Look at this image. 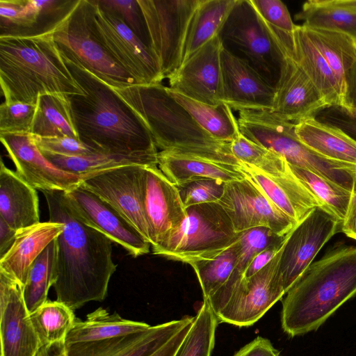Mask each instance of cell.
<instances>
[{
	"mask_svg": "<svg viewBox=\"0 0 356 356\" xmlns=\"http://www.w3.org/2000/svg\"><path fill=\"white\" fill-rule=\"evenodd\" d=\"M49 221L61 222L56 238L57 259L53 285L56 300L73 311L91 301H103L117 266L112 259V241L86 222L71 204L66 192L42 191Z\"/></svg>",
	"mask_w": 356,
	"mask_h": 356,
	"instance_id": "6da1fadb",
	"label": "cell"
},
{
	"mask_svg": "<svg viewBox=\"0 0 356 356\" xmlns=\"http://www.w3.org/2000/svg\"><path fill=\"white\" fill-rule=\"evenodd\" d=\"M62 56L83 91L69 96L79 139L99 153L144 159L158 165L153 137L135 111L113 87Z\"/></svg>",
	"mask_w": 356,
	"mask_h": 356,
	"instance_id": "7a4b0ae2",
	"label": "cell"
},
{
	"mask_svg": "<svg viewBox=\"0 0 356 356\" xmlns=\"http://www.w3.org/2000/svg\"><path fill=\"white\" fill-rule=\"evenodd\" d=\"M282 301V327L294 337L316 330L356 296V247H339L312 263Z\"/></svg>",
	"mask_w": 356,
	"mask_h": 356,
	"instance_id": "3957f363",
	"label": "cell"
},
{
	"mask_svg": "<svg viewBox=\"0 0 356 356\" xmlns=\"http://www.w3.org/2000/svg\"><path fill=\"white\" fill-rule=\"evenodd\" d=\"M54 30L33 36L0 37L4 102L36 104L44 93L83 94L54 42Z\"/></svg>",
	"mask_w": 356,
	"mask_h": 356,
	"instance_id": "277c9868",
	"label": "cell"
},
{
	"mask_svg": "<svg viewBox=\"0 0 356 356\" xmlns=\"http://www.w3.org/2000/svg\"><path fill=\"white\" fill-rule=\"evenodd\" d=\"M149 129L157 149L238 167L229 143L204 131L161 83L115 88Z\"/></svg>",
	"mask_w": 356,
	"mask_h": 356,
	"instance_id": "5b68a950",
	"label": "cell"
},
{
	"mask_svg": "<svg viewBox=\"0 0 356 356\" xmlns=\"http://www.w3.org/2000/svg\"><path fill=\"white\" fill-rule=\"evenodd\" d=\"M241 134L252 141L282 156L289 164L314 172L353 191L356 166L323 158L302 144L294 132V123L280 119L269 111H238Z\"/></svg>",
	"mask_w": 356,
	"mask_h": 356,
	"instance_id": "8992f818",
	"label": "cell"
},
{
	"mask_svg": "<svg viewBox=\"0 0 356 356\" xmlns=\"http://www.w3.org/2000/svg\"><path fill=\"white\" fill-rule=\"evenodd\" d=\"M186 217L162 243L152 246L154 254L188 264L215 257L234 245L240 233L218 203L188 207Z\"/></svg>",
	"mask_w": 356,
	"mask_h": 356,
	"instance_id": "52a82bcc",
	"label": "cell"
},
{
	"mask_svg": "<svg viewBox=\"0 0 356 356\" xmlns=\"http://www.w3.org/2000/svg\"><path fill=\"white\" fill-rule=\"evenodd\" d=\"M222 47L275 89L284 54L274 31L251 0H237L218 35Z\"/></svg>",
	"mask_w": 356,
	"mask_h": 356,
	"instance_id": "ba28073f",
	"label": "cell"
},
{
	"mask_svg": "<svg viewBox=\"0 0 356 356\" xmlns=\"http://www.w3.org/2000/svg\"><path fill=\"white\" fill-rule=\"evenodd\" d=\"M60 54L115 88L136 83L114 59L99 40L92 0H79L54 31Z\"/></svg>",
	"mask_w": 356,
	"mask_h": 356,
	"instance_id": "9c48e42d",
	"label": "cell"
},
{
	"mask_svg": "<svg viewBox=\"0 0 356 356\" xmlns=\"http://www.w3.org/2000/svg\"><path fill=\"white\" fill-rule=\"evenodd\" d=\"M162 74L168 78L182 62L184 44L193 14L201 0H138Z\"/></svg>",
	"mask_w": 356,
	"mask_h": 356,
	"instance_id": "30bf717a",
	"label": "cell"
},
{
	"mask_svg": "<svg viewBox=\"0 0 356 356\" xmlns=\"http://www.w3.org/2000/svg\"><path fill=\"white\" fill-rule=\"evenodd\" d=\"M341 224L324 207H317L287 234L279 261L286 293L312 264L324 245L338 232Z\"/></svg>",
	"mask_w": 356,
	"mask_h": 356,
	"instance_id": "8fae6325",
	"label": "cell"
},
{
	"mask_svg": "<svg viewBox=\"0 0 356 356\" xmlns=\"http://www.w3.org/2000/svg\"><path fill=\"white\" fill-rule=\"evenodd\" d=\"M92 2L98 37L117 63L138 85L161 83L164 77L152 50L117 15Z\"/></svg>",
	"mask_w": 356,
	"mask_h": 356,
	"instance_id": "7c38bea8",
	"label": "cell"
},
{
	"mask_svg": "<svg viewBox=\"0 0 356 356\" xmlns=\"http://www.w3.org/2000/svg\"><path fill=\"white\" fill-rule=\"evenodd\" d=\"M145 166L126 165L87 175L80 186L115 209L150 243L143 207Z\"/></svg>",
	"mask_w": 356,
	"mask_h": 356,
	"instance_id": "4fadbf2b",
	"label": "cell"
},
{
	"mask_svg": "<svg viewBox=\"0 0 356 356\" xmlns=\"http://www.w3.org/2000/svg\"><path fill=\"white\" fill-rule=\"evenodd\" d=\"M280 253L281 250L254 275L241 279L225 306L216 315L218 323L250 326L282 299L286 293L279 270Z\"/></svg>",
	"mask_w": 356,
	"mask_h": 356,
	"instance_id": "5bb4252c",
	"label": "cell"
},
{
	"mask_svg": "<svg viewBox=\"0 0 356 356\" xmlns=\"http://www.w3.org/2000/svg\"><path fill=\"white\" fill-rule=\"evenodd\" d=\"M218 203L229 216L236 232L266 227L284 236L296 225L246 177L225 183Z\"/></svg>",
	"mask_w": 356,
	"mask_h": 356,
	"instance_id": "9a60e30c",
	"label": "cell"
},
{
	"mask_svg": "<svg viewBox=\"0 0 356 356\" xmlns=\"http://www.w3.org/2000/svg\"><path fill=\"white\" fill-rule=\"evenodd\" d=\"M222 44L217 35L187 58L168 79L170 88L212 106L222 101Z\"/></svg>",
	"mask_w": 356,
	"mask_h": 356,
	"instance_id": "2e32d148",
	"label": "cell"
},
{
	"mask_svg": "<svg viewBox=\"0 0 356 356\" xmlns=\"http://www.w3.org/2000/svg\"><path fill=\"white\" fill-rule=\"evenodd\" d=\"M1 356H36L40 342L30 318L23 286L0 270Z\"/></svg>",
	"mask_w": 356,
	"mask_h": 356,
	"instance_id": "e0dca14e",
	"label": "cell"
},
{
	"mask_svg": "<svg viewBox=\"0 0 356 356\" xmlns=\"http://www.w3.org/2000/svg\"><path fill=\"white\" fill-rule=\"evenodd\" d=\"M0 140L16 172L34 188L68 192L80 186L82 177L51 163L30 133L0 134Z\"/></svg>",
	"mask_w": 356,
	"mask_h": 356,
	"instance_id": "ac0fdd59",
	"label": "cell"
},
{
	"mask_svg": "<svg viewBox=\"0 0 356 356\" xmlns=\"http://www.w3.org/2000/svg\"><path fill=\"white\" fill-rule=\"evenodd\" d=\"M143 207L151 247L162 243L186 217L179 191L158 165L145 166Z\"/></svg>",
	"mask_w": 356,
	"mask_h": 356,
	"instance_id": "d6986e66",
	"label": "cell"
},
{
	"mask_svg": "<svg viewBox=\"0 0 356 356\" xmlns=\"http://www.w3.org/2000/svg\"><path fill=\"white\" fill-rule=\"evenodd\" d=\"M77 213L88 224L137 257L149 252L150 243L115 209L81 186L66 192Z\"/></svg>",
	"mask_w": 356,
	"mask_h": 356,
	"instance_id": "ffe728a7",
	"label": "cell"
},
{
	"mask_svg": "<svg viewBox=\"0 0 356 356\" xmlns=\"http://www.w3.org/2000/svg\"><path fill=\"white\" fill-rule=\"evenodd\" d=\"M327 108L328 106L307 74L292 58L284 54L269 112L280 119L296 123L315 118Z\"/></svg>",
	"mask_w": 356,
	"mask_h": 356,
	"instance_id": "44dd1931",
	"label": "cell"
},
{
	"mask_svg": "<svg viewBox=\"0 0 356 356\" xmlns=\"http://www.w3.org/2000/svg\"><path fill=\"white\" fill-rule=\"evenodd\" d=\"M222 101L235 111L272 109L275 89L248 64L221 51Z\"/></svg>",
	"mask_w": 356,
	"mask_h": 356,
	"instance_id": "7402d4cb",
	"label": "cell"
},
{
	"mask_svg": "<svg viewBox=\"0 0 356 356\" xmlns=\"http://www.w3.org/2000/svg\"><path fill=\"white\" fill-rule=\"evenodd\" d=\"M280 43L284 54L292 58L317 88L330 107L346 109L344 94L330 66L309 37L304 26L283 34Z\"/></svg>",
	"mask_w": 356,
	"mask_h": 356,
	"instance_id": "603a6c76",
	"label": "cell"
},
{
	"mask_svg": "<svg viewBox=\"0 0 356 356\" xmlns=\"http://www.w3.org/2000/svg\"><path fill=\"white\" fill-rule=\"evenodd\" d=\"M238 168L248 179L296 224L314 208L323 207L291 169L284 174L270 175L242 163Z\"/></svg>",
	"mask_w": 356,
	"mask_h": 356,
	"instance_id": "cb8c5ba5",
	"label": "cell"
},
{
	"mask_svg": "<svg viewBox=\"0 0 356 356\" xmlns=\"http://www.w3.org/2000/svg\"><path fill=\"white\" fill-rule=\"evenodd\" d=\"M0 218L17 231L40 222L36 189L16 171L0 164Z\"/></svg>",
	"mask_w": 356,
	"mask_h": 356,
	"instance_id": "d4e9b609",
	"label": "cell"
},
{
	"mask_svg": "<svg viewBox=\"0 0 356 356\" xmlns=\"http://www.w3.org/2000/svg\"><path fill=\"white\" fill-rule=\"evenodd\" d=\"M63 229V223L49 220L17 230L13 245L0 259V270L24 287L32 263Z\"/></svg>",
	"mask_w": 356,
	"mask_h": 356,
	"instance_id": "484cf974",
	"label": "cell"
},
{
	"mask_svg": "<svg viewBox=\"0 0 356 356\" xmlns=\"http://www.w3.org/2000/svg\"><path fill=\"white\" fill-rule=\"evenodd\" d=\"M298 140L327 160L356 166V140L342 129L316 118L294 124Z\"/></svg>",
	"mask_w": 356,
	"mask_h": 356,
	"instance_id": "4316f807",
	"label": "cell"
},
{
	"mask_svg": "<svg viewBox=\"0 0 356 356\" xmlns=\"http://www.w3.org/2000/svg\"><path fill=\"white\" fill-rule=\"evenodd\" d=\"M158 167L176 186L202 179L228 183L245 178L237 166L168 151L159 152Z\"/></svg>",
	"mask_w": 356,
	"mask_h": 356,
	"instance_id": "83f0119b",
	"label": "cell"
},
{
	"mask_svg": "<svg viewBox=\"0 0 356 356\" xmlns=\"http://www.w3.org/2000/svg\"><path fill=\"white\" fill-rule=\"evenodd\" d=\"M79 0H24L16 20L0 29V37L33 36L54 31Z\"/></svg>",
	"mask_w": 356,
	"mask_h": 356,
	"instance_id": "f1b7e54d",
	"label": "cell"
},
{
	"mask_svg": "<svg viewBox=\"0 0 356 356\" xmlns=\"http://www.w3.org/2000/svg\"><path fill=\"white\" fill-rule=\"evenodd\" d=\"M151 325L144 322L124 319L118 314L99 307L82 321L75 318L65 339V345L84 343L142 332Z\"/></svg>",
	"mask_w": 356,
	"mask_h": 356,
	"instance_id": "f546056e",
	"label": "cell"
},
{
	"mask_svg": "<svg viewBox=\"0 0 356 356\" xmlns=\"http://www.w3.org/2000/svg\"><path fill=\"white\" fill-rule=\"evenodd\" d=\"M236 1L201 0L188 29L181 63L218 35Z\"/></svg>",
	"mask_w": 356,
	"mask_h": 356,
	"instance_id": "4dcf8cb0",
	"label": "cell"
},
{
	"mask_svg": "<svg viewBox=\"0 0 356 356\" xmlns=\"http://www.w3.org/2000/svg\"><path fill=\"white\" fill-rule=\"evenodd\" d=\"M30 134L40 137L68 136L79 139L69 96L59 93L40 95Z\"/></svg>",
	"mask_w": 356,
	"mask_h": 356,
	"instance_id": "1f68e13d",
	"label": "cell"
},
{
	"mask_svg": "<svg viewBox=\"0 0 356 356\" xmlns=\"http://www.w3.org/2000/svg\"><path fill=\"white\" fill-rule=\"evenodd\" d=\"M304 26L336 75L345 97L346 76L356 61V40L342 32Z\"/></svg>",
	"mask_w": 356,
	"mask_h": 356,
	"instance_id": "d6a6232c",
	"label": "cell"
},
{
	"mask_svg": "<svg viewBox=\"0 0 356 356\" xmlns=\"http://www.w3.org/2000/svg\"><path fill=\"white\" fill-rule=\"evenodd\" d=\"M168 90L197 123L214 138L230 143L240 132L237 119L227 104L212 106L188 98L169 87Z\"/></svg>",
	"mask_w": 356,
	"mask_h": 356,
	"instance_id": "836d02e7",
	"label": "cell"
},
{
	"mask_svg": "<svg viewBox=\"0 0 356 356\" xmlns=\"http://www.w3.org/2000/svg\"><path fill=\"white\" fill-rule=\"evenodd\" d=\"M302 25L346 33L356 40V12L337 5L333 0H309L295 15Z\"/></svg>",
	"mask_w": 356,
	"mask_h": 356,
	"instance_id": "e575fe53",
	"label": "cell"
},
{
	"mask_svg": "<svg viewBox=\"0 0 356 356\" xmlns=\"http://www.w3.org/2000/svg\"><path fill=\"white\" fill-rule=\"evenodd\" d=\"M57 245L52 241L31 265L26 284L23 287L24 299L29 314L47 300L49 288L56 279Z\"/></svg>",
	"mask_w": 356,
	"mask_h": 356,
	"instance_id": "d590c367",
	"label": "cell"
},
{
	"mask_svg": "<svg viewBox=\"0 0 356 356\" xmlns=\"http://www.w3.org/2000/svg\"><path fill=\"white\" fill-rule=\"evenodd\" d=\"M30 318L42 346L65 341L76 318L74 311L64 303L47 300L30 314Z\"/></svg>",
	"mask_w": 356,
	"mask_h": 356,
	"instance_id": "8d00e7d4",
	"label": "cell"
},
{
	"mask_svg": "<svg viewBox=\"0 0 356 356\" xmlns=\"http://www.w3.org/2000/svg\"><path fill=\"white\" fill-rule=\"evenodd\" d=\"M289 166L321 204L342 223L347 214L353 192L309 170L290 164Z\"/></svg>",
	"mask_w": 356,
	"mask_h": 356,
	"instance_id": "74e56055",
	"label": "cell"
},
{
	"mask_svg": "<svg viewBox=\"0 0 356 356\" xmlns=\"http://www.w3.org/2000/svg\"><path fill=\"white\" fill-rule=\"evenodd\" d=\"M42 153L57 168L79 175L81 177L87 175L126 165H157L144 159L106 153H95L80 156H66L49 152Z\"/></svg>",
	"mask_w": 356,
	"mask_h": 356,
	"instance_id": "f35d334b",
	"label": "cell"
},
{
	"mask_svg": "<svg viewBox=\"0 0 356 356\" xmlns=\"http://www.w3.org/2000/svg\"><path fill=\"white\" fill-rule=\"evenodd\" d=\"M218 323L216 316L204 300L190 330L174 356H211Z\"/></svg>",
	"mask_w": 356,
	"mask_h": 356,
	"instance_id": "ab89813d",
	"label": "cell"
},
{
	"mask_svg": "<svg viewBox=\"0 0 356 356\" xmlns=\"http://www.w3.org/2000/svg\"><path fill=\"white\" fill-rule=\"evenodd\" d=\"M233 156L239 162L270 175H278L291 170L289 164L281 155L252 141L240 131L229 143Z\"/></svg>",
	"mask_w": 356,
	"mask_h": 356,
	"instance_id": "60d3db41",
	"label": "cell"
},
{
	"mask_svg": "<svg viewBox=\"0 0 356 356\" xmlns=\"http://www.w3.org/2000/svg\"><path fill=\"white\" fill-rule=\"evenodd\" d=\"M237 252L236 242L215 257L189 264L198 279L204 299L209 298L228 281L235 268Z\"/></svg>",
	"mask_w": 356,
	"mask_h": 356,
	"instance_id": "b9f144b4",
	"label": "cell"
},
{
	"mask_svg": "<svg viewBox=\"0 0 356 356\" xmlns=\"http://www.w3.org/2000/svg\"><path fill=\"white\" fill-rule=\"evenodd\" d=\"M193 320L194 316H186L151 326L137 340L113 356H149Z\"/></svg>",
	"mask_w": 356,
	"mask_h": 356,
	"instance_id": "7bdbcfd3",
	"label": "cell"
},
{
	"mask_svg": "<svg viewBox=\"0 0 356 356\" xmlns=\"http://www.w3.org/2000/svg\"><path fill=\"white\" fill-rule=\"evenodd\" d=\"M286 235L280 236L266 227L241 232L236 241L237 261L233 273L243 277L248 266L257 254L273 245L284 242Z\"/></svg>",
	"mask_w": 356,
	"mask_h": 356,
	"instance_id": "ee69618b",
	"label": "cell"
},
{
	"mask_svg": "<svg viewBox=\"0 0 356 356\" xmlns=\"http://www.w3.org/2000/svg\"><path fill=\"white\" fill-rule=\"evenodd\" d=\"M95 2L102 9L117 15L151 49L146 22L138 0H95Z\"/></svg>",
	"mask_w": 356,
	"mask_h": 356,
	"instance_id": "f6af8a7d",
	"label": "cell"
},
{
	"mask_svg": "<svg viewBox=\"0 0 356 356\" xmlns=\"http://www.w3.org/2000/svg\"><path fill=\"white\" fill-rule=\"evenodd\" d=\"M36 107L37 103H1L0 134L30 133Z\"/></svg>",
	"mask_w": 356,
	"mask_h": 356,
	"instance_id": "bcb514c9",
	"label": "cell"
},
{
	"mask_svg": "<svg viewBox=\"0 0 356 356\" xmlns=\"http://www.w3.org/2000/svg\"><path fill=\"white\" fill-rule=\"evenodd\" d=\"M225 183L210 179L191 181L178 186L183 204L188 207L218 202L222 197Z\"/></svg>",
	"mask_w": 356,
	"mask_h": 356,
	"instance_id": "7dc6e473",
	"label": "cell"
},
{
	"mask_svg": "<svg viewBox=\"0 0 356 356\" xmlns=\"http://www.w3.org/2000/svg\"><path fill=\"white\" fill-rule=\"evenodd\" d=\"M260 16L270 26L281 31L293 33L296 25L286 5L280 0H251Z\"/></svg>",
	"mask_w": 356,
	"mask_h": 356,
	"instance_id": "c3c4849f",
	"label": "cell"
},
{
	"mask_svg": "<svg viewBox=\"0 0 356 356\" xmlns=\"http://www.w3.org/2000/svg\"><path fill=\"white\" fill-rule=\"evenodd\" d=\"M31 136L42 152L66 156H80L99 153L74 138L68 136L40 137L32 134Z\"/></svg>",
	"mask_w": 356,
	"mask_h": 356,
	"instance_id": "681fc988",
	"label": "cell"
},
{
	"mask_svg": "<svg viewBox=\"0 0 356 356\" xmlns=\"http://www.w3.org/2000/svg\"><path fill=\"white\" fill-rule=\"evenodd\" d=\"M324 110L326 111H322L323 115L318 120L342 129L356 140V114L340 107H330Z\"/></svg>",
	"mask_w": 356,
	"mask_h": 356,
	"instance_id": "f907efd6",
	"label": "cell"
},
{
	"mask_svg": "<svg viewBox=\"0 0 356 356\" xmlns=\"http://www.w3.org/2000/svg\"><path fill=\"white\" fill-rule=\"evenodd\" d=\"M233 356H280V352L268 339L257 337Z\"/></svg>",
	"mask_w": 356,
	"mask_h": 356,
	"instance_id": "816d5d0a",
	"label": "cell"
},
{
	"mask_svg": "<svg viewBox=\"0 0 356 356\" xmlns=\"http://www.w3.org/2000/svg\"><path fill=\"white\" fill-rule=\"evenodd\" d=\"M284 241L273 245L257 254L248 266L243 277L248 278L254 275L266 266L281 250Z\"/></svg>",
	"mask_w": 356,
	"mask_h": 356,
	"instance_id": "f5cc1de1",
	"label": "cell"
},
{
	"mask_svg": "<svg viewBox=\"0 0 356 356\" xmlns=\"http://www.w3.org/2000/svg\"><path fill=\"white\" fill-rule=\"evenodd\" d=\"M193 323V321L183 327L166 343H165L162 347L151 354L149 356H174L178 348L190 330Z\"/></svg>",
	"mask_w": 356,
	"mask_h": 356,
	"instance_id": "db71d44e",
	"label": "cell"
},
{
	"mask_svg": "<svg viewBox=\"0 0 356 356\" xmlns=\"http://www.w3.org/2000/svg\"><path fill=\"white\" fill-rule=\"evenodd\" d=\"M340 229L348 237L356 241V185L352 193L347 214Z\"/></svg>",
	"mask_w": 356,
	"mask_h": 356,
	"instance_id": "11a10c76",
	"label": "cell"
},
{
	"mask_svg": "<svg viewBox=\"0 0 356 356\" xmlns=\"http://www.w3.org/2000/svg\"><path fill=\"white\" fill-rule=\"evenodd\" d=\"M345 102V110L356 114V61L346 76Z\"/></svg>",
	"mask_w": 356,
	"mask_h": 356,
	"instance_id": "9f6ffc18",
	"label": "cell"
},
{
	"mask_svg": "<svg viewBox=\"0 0 356 356\" xmlns=\"http://www.w3.org/2000/svg\"><path fill=\"white\" fill-rule=\"evenodd\" d=\"M17 231L11 228L0 218V259L7 253L13 245Z\"/></svg>",
	"mask_w": 356,
	"mask_h": 356,
	"instance_id": "6f0895ef",
	"label": "cell"
},
{
	"mask_svg": "<svg viewBox=\"0 0 356 356\" xmlns=\"http://www.w3.org/2000/svg\"><path fill=\"white\" fill-rule=\"evenodd\" d=\"M36 356H67L65 341H57L40 347Z\"/></svg>",
	"mask_w": 356,
	"mask_h": 356,
	"instance_id": "680465c9",
	"label": "cell"
},
{
	"mask_svg": "<svg viewBox=\"0 0 356 356\" xmlns=\"http://www.w3.org/2000/svg\"><path fill=\"white\" fill-rule=\"evenodd\" d=\"M334 2L344 8L356 12V0H333Z\"/></svg>",
	"mask_w": 356,
	"mask_h": 356,
	"instance_id": "91938a15",
	"label": "cell"
}]
</instances>
